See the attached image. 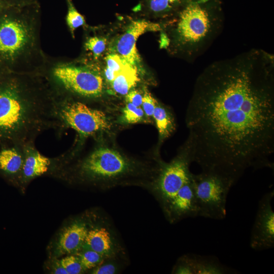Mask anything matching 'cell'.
I'll return each mask as SVG.
<instances>
[{
  "mask_svg": "<svg viewBox=\"0 0 274 274\" xmlns=\"http://www.w3.org/2000/svg\"><path fill=\"white\" fill-rule=\"evenodd\" d=\"M36 1L37 0H0V2L8 4L10 7L31 3Z\"/></svg>",
  "mask_w": 274,
  "mask_h": 274,
  "instance_id": "cell-32",
  "label": "cell"
},
{
  "mask_svg": "<svg viewBox=\"0 0 274 274\" xmlns=\"http://www.w3.org/2000/svg\"><path fill=\"white\" fill-rule=\"evenodd\" d=\"M195 256L196 274H225L232 272L215 257L196 254Z\"/></svg>",
  "mask_w": 274,
  "mask_h": 274,
  "instance_id": "cell-20",
  "label": "cell"
},
{
  "mask_svg": "<svg viewBox=\"0 0 274 274\" xmlns=\"http://www.w3.org/2000/svg\"><path fill=\"white\" fill-rule=\"evenodd\" d=\"M107 44L105 37L93 36L88 38L84 43V49L91 52L94 59H97L104 52Z\"/></svg>",
  "mask_w": 274,
  "mask_h": 274,
  "instance_id": "cell-26",
  "label": "cell"
},
{
  "mask_svg": "<svg viewBox=\"0 0 274 274\" xmlns=\"http://www.w3.org/2000/svg\"><path fill=\"white\" fill-rule=\"evenodd\" d=\"M152 118L158 133V146H160L175 131V118L170 109L158 101L154 109Z\"/></svg>",
  "mask_w": 274,
  "mask_h": 274,
  "instance_id": "cell-17",
  "label": "cell"
},
{
  "mask_svg": "<svg viewBox=\"0 0 274 274\" xmlns=\"http://www.w3.org/2000/svg\"><path fill=\"white\" fill-rule=\"evenodd\" d=\"M65 2L67 6L66 23L73 38L74 39L75 30L81 26H85L86 21L84 17L76 8L72 0H65Z\"/></svg>",
  "mask_w": 274,
  "mask_h": 274,
  "instance_id": "cell-22",
  "label": "cell"
},
{
  "mask_svg": "<svg viewBox=\"0 0 274 274\" xmlns=\"http://www.w3.org/2000/svg\"><path fill=\"white\" fill-rule=\"evenodd\" d=\"M90 223L88 219L81 218L65 226L56 242L55 258L78 253L85 244Z\"/></svg>",
  "mask_w": 274,
  "mask_h": 274,
  "instance_id": "cell-15",
  "label": "cell"
},
{
  "mask_svg": "<svg viewBox=\"0 0 274 274\" xmlns=\"http://www.w3.org/2000/svg\"><path fill=\"white\" fill-rule=\"evenodd\" d=\"M274 191L265 194L259 201L251 231L250 246L256 250L274 247V213L271 201Z\"/></svg>",
  "mask_w": 274,
  "mask_h": 274,
  "instance_id": "cell-11",
  "label": "cell"
},
{
  "mask_svg": "<svg viewBox=\"0 0 274 274\" xmlns=\"http://www.w3.org/2000/svg\"><path fill=\"white\" fill-rule=\"evenodd\" d=\"M166 219L176 223L185 218L198 216L192 174L188 181L162 207Z\"/></svg>",
  "mask_w": 274,
  "mask_h": 274,
  "instance_id": "cell-14",
  "label": "cell"
},
{
  "mask_svg": "<svg viewBox=\"0 0 274 274\" xmlns=\"http://www.w3.org/2000/svg\"><path fill=\"white\" fill-rule=\"evenodd\" d=\"M59 260L67 274H80L86 272L76 254L67 255Z\"/></svg>",
  "mask_w": 274,
  "mask_h": 274,
  "instance_id": "cell-27",
  "label": "cell"
},
{
  "mask_svg": "<svg viewBox=\"0 0 274 274\" xmlns=\"http://www.w3.org/2000/svg\"><path fill=\"white\" fill-rule=\"evenodd\" d=\"M55 108L62 132L68 128L74 129L79 135L78 143L81 144L88 138L102 137L113 127L111 118L105 112L71 97L56 94Z\"/></svg>",
  "mask_w": 274,
  "mask_h": 274,
  "instance_id": "cell-7",
  "label": "cell"
},
{
  "mask_svg": "<svg viewBox=\"0 0 274 274\" xmlns=\"http://www.w3.org/2000/svg\"><path fill=\"white\" fill-rule=\"evenodd\" d=\"M143 94L136 89H131L125 95L126 102L130 103L136 107L142 106Z\"/></svg>",
  "mask_w": 274,
  "mask_h": 274,
  "instance_id": "cell-30",
  "label": "cell"
},
{
  "mask_svg": "<svg viewBox=\"0 0 274 274\" xmlns=\"http://www.w3.org/2000/svg\"><path fill=\"white\" fill-rule=\"evenodd\" d=\"M105 61L106 67L114 72L115 77L128 63L115 53L107 55L105 58Z\"/></svg>",
  "mask_w": 274,
  "mask_h": 274,
  "instance_id": "cell-28",
  "label": "cell"
},
{
  "mask_svg": "<svg viewBox=\"0 0 274 274\" xmlns=\"http://www.w3.org/2000/svg\"><path fill=\"white\" fill-rule=\"evenodd\" d=\"M138 66L127 63L109 84L115 93L125 95L140 80Z\"/></svg>",
  "mask_w": 274,
  "mask_h": 274,
  "instance_id": "cell-18",
  "label": "cell"
},
{
  "mask_svg": "<svg viewBox=\"0 0 274 274\" xmlns=\"http://www.w3.org/2000/svg\"><path fill=\"white\" fill-rule=\"evenodd\" d=\"M24 160V145L0 143V175L9 183L19 187Z\"/></svg>",
  "mask_w": 274,
  "mask_h": 274,
  "instance_id": "cell-16",
  "label": "cell"
},
{
  "mask_svg": "<svg viewBox=\"0 0 274 274\" xmlns=\"http://www.w3.org/2000/svg\"><path fill=\"white\" fill-rule=\"evenodd\" d=\"M56 94L42 73H13L0 83V143L25 145L43 132L61 133Z\"/></svg>",
  "mask_w": 274,
  "mask_h": 274,
  "instance_id": "cell-2",
  "label": "cell"
},
{
  "mask_svg": "<svg viewBox=\"0 0 274 274\" xmlns=\"http://www.w3.org/2000/svg\"><path fill=\"white\" fill-rule=\"evenodd\" d=\"M55 92L85 102L100 98L105 83L101 73L93 65L62 62L43 72Z\"/></svg>",
  "mask_w": 274,
  "mask_h": 274,
  "instance_id": "cell-6",
  "label": "cell"
},
{
  "mask_svg": "<svg viewBox=\"0 0 274 274\" xmlns=\"http://www.w3.org/2000/svg\"><path fill=\"white\" fill-rule=\"evenodd\" d=\"M51 266V273L54 274H67V272L60 263V260L55 258Z\"/></svg>",
  "mask_w": 274,
  "mask_h": 274,
  "instance_id": "cell-31",
  "label": "cell"
},
{
  "mask_svg": "<svg viewBox=\"0 0 274 274\" xmlns=\"http://www.w3.org/2000/svg\"><path fill=\"white\" fill-rule=\"evenodd\" d=\"M198 216L222 220L226 216L228 194L235 182L229 177L213 170L192 173Z\"/></svg>",
  "mask_w": 274,
  "mask_h": 274,
  "instance_id": "cell-9",
  "label": "cell"
},
{
  "mask_svg": "<svg viewBox=\"0 0 274 274\" xmlns=\"http://www.w3.org/2000/svg\"><path fill=\"white\" fill-rule=\"evenodd\" d=\"M76 255L79 257L85 271L94 268L107 258L85 245Z\"/></svg>",
  "mask_w": 274,
  "mask_h": 274,
  "instance_id": "cell-21",
  "label": "cell"
},
{
  "mask_svg": "<svg viewBox=\"0 0 274 274\" xmlns=\"http://www.w3.org/2000/svg\"><path fill=\"white\" fill-rule=\"evenodd\" d=\"M84 245L106 257H124V248L110 225L104 220L97 224L90 221Z\"/></svg>",
  "mask_w": 274,
  "mask_h": 274,
  "instance_id": "cell-13",
  "label": "cell"
},
{
  "mask_svg": "<svg viewBox=\"0 0 274 274\" xmlns=\"http://www.w3.org/2000/svg\"><path fill=\"white\" fill-rule=\"evenodd\" d=\"M216 7L205 0L187 3L167 22L168 32H162L160 47L174 49L190 62H194L212 45L224 24Z\"/></svg>",
  "mask_w": 274,
  "mask_h": 274,
  "instance_id": "cell-5",
  "label": "cell"
},
{
  "mask_svg": "<svg viewBox=\"0 0 274 274\" xmlns=\"http://www.w3.org/2000/svg\"><path fill=\"white\" fill-rule=\"evenodd\" d=\"M124 257H107L97 266L89 270L93 274H115L119 273L122 266L120 262Z\"/></svg>",
  "mask_w": 274,
  "mask_h": 274,
  "instance_id": "cell-25",
  "label": "cell"
},
{
  "mask_svg": "<svg viewBox=\"0 0 274 274\" xmlns=\"http://www.w3.org/2000/svg\"><path fill=\"white\" fill-rule=\"evenodd\" d=\"M172 273L196 274L195 254H187L179 257L173 267Z\"/></svg>",
  "mask_w": 274,
  "mask_h": 274,
  "instance_id": "cell-24",
  "label": "cell"
},
{
  "mask_svg": "<svg viewBox=\"0 0 274 274\" xmlns=\"http://www.w3.org/2000/svg\"><path fill=\"white\" fill-rule=\"evenodd\" d=\"M66 157V152L57 157H48L38 151L35 143L24 145V160L19 187H24L34 179L42 176L57 177Z\"/></svg>",
  "mask_w": 274,
  "mask_h": 274,
  "instance_id": "cell-10",
  "label": "cell"
},
{
  "mask_svg": "<svg viewBox=\"0 0 274 274\" xmlns=\"http://www.w3.org/2000/svg\"><path fill=\"white\" fill-rule=\"evenodd\" d=\"M185 122L193 162L235 183L273 168L274 56L251 49L212 62L197 77Z\"/></svg>",
  "mask_w": 274,
  "mask_h": 274,
  "instance_id": "cell-1",
  "label": "cell"
},
{
  "mask_svg": "<svg viewBox=\"0 0 274 274\" xmlns=\"http://www.w3.org/2000/svg\"><path fill=\"white\" fill-rule=\"evenodd\" d=\"M98 143L85 154L79 148L71 156L58 177L70 184L107 190L118 186H139L148 189L154 179L161 160L153 161L130 156L116 146Z\"/></svg>",
  "mask_w": 274,
  "mask_h": 274,
  "instance_id": "cell-3",
  "label": "cell"
},
{
  "mask_svg": "<svg viewBox=\"0 0 274 274\" xmlns=\"http://www.w3.org/2000/svg\"><path fill=\"white\" fill-rule=\"evenodd\" d=\"M192 162L193 146L188 137L171 161L166 162L161 160L157 174L147 189L161 208L190 179L192 173L189 167Z\"/></svg>",
  "mask_w": 274,
  "mask_h": 274,
  "instance_id": "cell-8",
  "label": "cell"
},
{
  "mask_svg": "<svg viewBox=\"0 0 274 274\" xmlns=\"http://www.w3.org/2000/svg\"><path fill=\"white\" fill-rule=\"evenodd\" d=\"M158 101L147 90L143 94L142 108L147 118H152Z\"/></svg>",
  "mask_w": 274,
  "mask_h": 274,
  "instance_id": "cell-29",
  "label": "cell"
},
{
  "mask_svg": "<svg viewBox=\"0 0 274 274\" xmlns=\"http://www.w3.org/2000/svg\"><path fill=\"white\" fill-rule=\"evenodd\" d=\"M11 8L12 13L0 20V55L14 65L13 73H41L47 65L40 42V4Z\"/></svg>",
  "mask_w": 274,
  "mask_h": 274,
  "instance_id": "cell-4",
  "label": "cell"
},
{
  "mask_svg": "<svg viewBox=\"0 0 274 274\" xmlns=\"http://www.w3.org/2000/svg\"><path fill=\"white\" fill-rule=\"evenodd\" d=\"M161 29L162 26L159 23L144 19L132 21L126 31L117 39L114 47L115 53L127 63L137 66L141 62L136 47L138 39L147 31L161 30Z\"/></svg>",
  "mask_w": 274,
  "mask_h": 274,
  "instance_id": "cell-12",
  "label": "cell"
},
{
  "mask_svg": "<svg viewBox=\"0 0 274 274\" xmlns=\"http://www.w3.org/2000/svg\"><path fill=\"white\" fill-rule=\"evenodd\" d=\"M190 1L192 0H148L147 5L154 14L173 18Z\"/></svg>",
  "mask_w": 274,
  "mask_h": 274,
  "instance_id": "cell-19",
  "label": "cell"
},
{
  "mask_svg": "<svg viewBox=\"0 0 274 274\" xmlns=\"http://www.w3.org/2000/svg\"><path fill=\"white\" fill-rule=\"evenodd\" d=\"M121 119L124 123L129 124L146 122L147 120L141 107H136L129 102H126L122 110Z\"/></svg>",
  "mask_w": 274,
  "mask_h": 274,
  "instance_id": "cell-23",
  "label": "cell"
}]
</instances>
